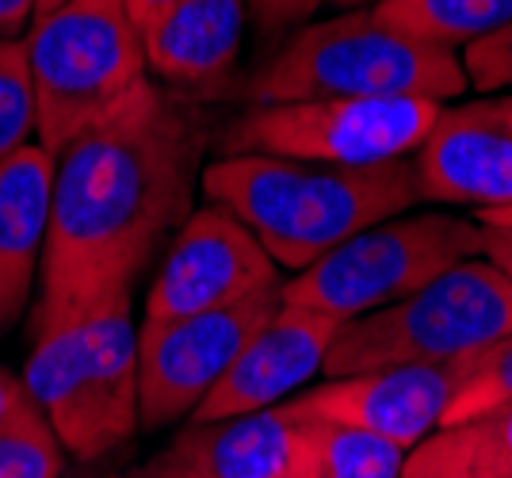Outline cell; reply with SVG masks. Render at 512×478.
<instances>
[{"label": "cell", "mask_w": 512, "mask_h": 478, "mask_svg": "<svg viewBox=\"0 0 512 478\" xmlns=\"http://www.w3.org/2000/svg\"><path fill=\"white\" fill-rule=\"evenodd\" d=\"M0 326H4V322H0Z\"/></svg>", "instance_id": "obj_34"}, {"label": "cell", "mask_w": 512, "mask_h": 478, "mask_svg": "<svg viewBox=\"0 0 512 478\" xmlns=\"http://www.w3.org/2000/svg\"><path fill=\"white\" fill-rule=\"evenodd\" d=\"M65 448L43 410L27 398L8 421H0V478H62Z\"/></svg>", "instance_id": "obj_20"}, {"label": "cell", "mask_w": 512, "mask_h": 478, "mask_svg": "<svg viewBox=\"0 0 512 478\" xmlns=\"http://www.w3.org/2000/svg\"><path fill=\"white\" fill-rule=\"evenodd\" d=\"M310 452V417L291 402L260 413L192 421L142 478H276L299 467Z\"/></svg>", "instance_id": "obj_14"}, {"label": "cell", "mask_w": 512, "mask_h": 478, "mask_svg": "<svg viewBox=\"0 0 512 478\" xmlns=\"http://www.w3.org/2000/svg\"><path fill=\"white\" fill-rule=\"evenodd\" d=\"M440 115L436 100H299L253 104L218 138L222 157H291L321 165H386L421 150Z\"/></svg>", "instance_id": "obj_8"}, {"label": "cell", "mask_w": 512, "mask_h": 478, "mask_svg": "<svg viewBox=\"0 0 512 478\" xmlns=\"http://www.w3.org/2000/svg\"><path fill=\"white\" fill-rule=\"evenodd\" d=\"M39 146L54 157L115 119L150 85L142 31L127 0H65L27 27Z\"/></svg>", "instance_id": "obj_5"}, {"label": "cell", "mask_w": 512, "mask_h": 478, "mask_svg": "<svg viewBox=\"0 0 512 478\" xmlns=\"http://www.w3.org/2000/svg\"><path fill=\"white\" fill-rule=\"evenodd\" d=\"M272 287H283V276L268 249L230 211L207 203L176 230L146 295V322L226 310Z\"/></svg>", "instance_id": "obj_10"}, {"label": "cell", "mask_w": 512, "mask_h": 478, "mask_svg": "<svg viewBox=\"0 0 512 478\" xmlns=\"http://www.w3.org/2000/svg\"><path fill=\"white\" fill-rule=\"evenodd\" d=\"M58 157L39 142L0 161V322H20L43 272Z\"/></svg>", "instance_id": "obj_15"}, {"label": "cell", "mask_w": 512, "mask_h": 478, "mask_svg": "<svg viewBox=\"0 0 512 478\" xmlns=\"http://www.w3.org/2000/svg\"><path fill=\"white\" fill-rule=\"evenodd\" d=\"M413 169L425 203L478 215L512 207V96L440 108Z\"/></svg>", "instance_id": "obj_12"}, {"label": "cell", "mask_w": 512, "mask_h": 478, "mask_svg": "<svg viewBox=\"0 0 512 478\" xmlns=\"http://www.w3.org/2000/svg\"><path fill=\"white\" fill-rule=\"evenodd\" d=\"M505 337H512V280L486 257H470L402 303L344 322L321 375L463 364Z\"/></svg>", "instance_id": "obj_6"}, {"label": "cell", "mask_w": 512, "mask_h": 478, "mask_svg": "<svg viewBox=\"0 0 512 478\" xmlns=\"http://www.w3.org/2000/svg\"><path fill=\"white\" fill-rule=\"evenodd\" d=\"M283 306V287L211 314L165 318L138 326V413L142 429H165L192 417L214 391L237 352L272 322Z\"/></svg>", "instance_id": "obj_9"}, {"label": "cell", "mask_w": 512, "mask_h": 478, "mask_svg": "<svg viewBox=\"0 0 512 478\" xmlns=\"http://www.w3.org/2000/svg\"><path fill=\"white\" fill-rule=\"evenodd\" d=\"M207 203L249 226L268 257L291 276L367 226L425 203L413 161L321 165L291 157H218L199 173Z\"/></svg>", "instance_id": "obj_2"}, {"label": "cell", "mask_w": 512, "mask_h": 478, "mask_svg": "<svg viewBox=\"0 0 512 478\" xmlns=\"http://www.w3.org/2000/svg\"><path fill=\"white\" fill-rule=\"evenodd\" d=\"M321 4L325 0H245L249 16H253L264 35H279V31H287L295 23L310 20Z\"/></svg>", "instance_id": "obj_24"}, {"label": "cell", "mask_w": 512, "mask_h": 478, "mask_svg": "<svg viewBox=\"0 0 512 478\" xmlns=\"http://www.w3.org/2000/svg\"><path fill=\"white\" fill-rule=\"evenodd\" d=\"M199 153L195 111L157 85L58 153L35 326L134 287L157 241L195 211Z\"/></svg>", "instance_id": "obj_1"}, {"label": "cell", "mask_w": 512, "mask_h": 478, "mask_svg": "<svg viewBox=\"0 0 512 478\" xmlns=\"http://www.w3.org/2000/svg\"><path fill=\"white\" fill-rule=\"evenodd\" d=\"M27 398H31V394H27V387H23V379H16L12 371L0 368V421H8Z\"/></svg>", "instance_id": "obj_27"}, {"label": "cell", "mask_w": 512, "mask_h": 478, "mask_svg": "<svg viewBox=\"0 0 512 478\" xmlns=\"http://www.w3.org/2000/svg\"><path fill=\"white\" fill-rule=\"evenodd\" d=\"M172 0H127V12H130V20H134V27L142 31L146 23L161 12V8H169Z\"/></svg>", "instance_id": "obj_28"}, {"label": "cell", "mask_w": 512, "mask_h": 478, "mask_svg": "<svg viewBox=\"0 0 512 478\" xmlns=\"http://www.w3.org/2000/svg\"><path fill=\"white\" fill-rule=\"evenodd\" d=\"M65 0H35V20H39V16H46V12H54V8H62ZM31 20V23H35Z\"/></svg>", "instance_id": "obj_31"}, {"label": "cell", "mask_w": 512, "mask_h": 478, "mask_svg": "<svg viewBox=\"0 0 512 478\" xmlns=\"http://www.w3.org/2000/svg\"><path fill=\"white\" fill-rule=\"evenodd\" d=\"M375 20L428 46L455 50L512 23V0H375Z\"/></svg>", "instance_id": "obj_18"}, {"label": "cell", "mask_w": 512, "mask_h": 478, "mask_svg": "<svg viewBox=\"0 0 512 478\" xmlns=\"http://www.w3.org/2000/svg\"><path fill=\"white\" fill-rule=\"evenodd\" d=\"M505 406H512V337L497 341L493 348L478 352L470 360L440 429L467 425L474 417H486V413L505 410Z\"/></svg>", "instance_id": "obj_21"}, {"label": "cell", "mask_w": 512, "mask_h": 478, "mask_svg": "<svg viewBox=\"0 0 512 478\" xmlns=\"http://www.w3.org/2000/svg\"><path fill=\"white\" fill-rule=\"evenodd\" d=\"M276 478H314V425H310V452L302 456L299 467H291V471H283Z\"/></svg>", "instance_id": "obj_29"}, {"label": "cell", "mask_w": 512, "mask_h": 478, "mask_svg": "<svg viewBox=\"0 0 512 478\" xmlns=\"http://www.w3.org/2000/svg\"><path fill=\"white\" fill-rule=\"evenodd\" d=\"M310 425H314V478H402L409 456L406 448L321 417H310Z\"/></svg>", "instance_id": "obj_19"}, {"label": "cell", "mask_w": 512, "mask_h": 478, "mask_svg": "<svg viewBox=\"0 0 512 478\" xmlns=\"http://www.w3.org/2000/svg\"><path fill=\"white\" fill-rule=\"evenodd\" d=\"M474 222H482V226H497V230H509L512 234V207H501V211H482Z\"/></svg>", "instance_id": "obj_30"}, {"label": "cell", "mask_w": 512, "mask_h": 478, "mask_svg": "<svg viewBox=\"0 0 512 478\" xmlns=\"http://www.w3.org/2000/svg\"><path fill=\"white\" fill-rule=\"evenodd\" d=\"M482 226V222H478ZM482 257L490 264H497L505 276L512 280V234L497 230V226H482Z\"/></svg>", "instance_id": "obj_25"}, {"label": "cell", "mask_w": 512, "mask_h": 478, "mask_svg": "<svg viewBox=\"0 0 512 478\" xmlns=\"http://www.w3.org/2000/svg\"><path fill=\"white\" fill-rule=\"evenodd\" d=\"M463 58L375 20L371 8L302 27L241 88L253 104L299 100H436L467 92Z\"/></svg>", "instance_id": "obj_4"}, {"label": "cell", "mask_w": 512, "mask_h": 478, "mask_svg": "<svg viewBox=\"0 0 512 478\" xmlns=\"http://www.w3.org/2000/svg\"><path fill=\"white\" fill-rule=\"evenodd\" d=\"M341 326L344 322L329 314L283 303L272 314V322L237 352V360L214 383V391L199 402L192 421H222L283 406L314 375H321V364Z\"/></svg>", "instance_id": "obj_13"}, {"label": "cell", "mask_w": 512, "mask_h": 478, "mask_svg": "<svg viewBox=\"0 0 512 478\" xmlns=\"http://www.w3.org/2000/svg\"><path fill=\"white\" fill-rule=\"evenodd\" d=\"M467 364H436V368H383L360 371L344 379H321L318 387L287 398L299 413L375 433L413 452L421 440L440 429L451 398L459 391Z\"/></svg>", "instance_id": "obj_11"}, {"label": "cell", "mask_w": 512, "mask_h": 478, "mask_svg": "<svg viewBox=\"0 0 512 478\" xmlns=\"http://www.w3.org/2000/svg\"><path fill=\"white\" fill-rule=\"evenodd\" d=\"M337 4H341V8H348V4H367V0H337Z\"/></svg>", "instance_id": "obj_32"}, {"label": "cell", "mask_w": 512, "mask_h": 478, "mask_svg": "<svg viewBox=\"0 0 512 478\" xmlns=\"http://www.w3.org/2000/svg\"><path fill=\"white\" fill-rule=\"evenodd\" d=\"M463 73H467V85L478 92L512 88V23L463 50Z\"/></svg>", "instance_id": "obj_23"}, {"label": "cell", "mask_w": 512, "mask_h": 478, "mask_svg": "<svg viewBox=\"0 0 512 478\" xmlns=\"http://www.w3.org/2000/svg\"><path fill=\"white\" fill-rule=\"evenodd\" d=\"M470 257H482V226L474 218L444 211L398 215L360 230L299 276H287L283 303L356 322L402 303Z\"/></svg>", "instance_id": "obj_7"}, {"label": "cell", "mask_w": 512, "mask_h": 478, "mask_svg": "<svg viewBox=\"0 0 512 478\" xmlns=\"http://www.w3.org/2000/svg\"><path fill=\"white\" fill-rule=\"evenodd\" d=\"M245 0H172L142 27L146 69L180 88L218 85L241 54Z\"/></svg>", "instance_id": "obj_16"}, {"label": "cell", "mask_w": 512, "mask_h": 478, "mask_svg": "<svg viewBox=\"0 0 512 478\" xmlns=\"http://www.w3.org/2000/svg\"><path fill=\"white\" fill-rule=\"evenodd\" d=\"M23 387L77 463H96L123 448L142 429L130 291H115L58 326L39 329Z\"/></svg>", "instance_id": "obj_3"}, {"label": "cell", "mask_w": 512, "mask_h": 478, "mask_svg": "<svg viewBox=\"0 0 512 478\" xmlns=\"http://www.w3.org/2000/svg\"><path fill=\"white\" fill-rule=\"evenodd\" d=\"M402 478H512V406L436 429L406 456Z\"/></svg>", "instance_id": "obj_17"}, {"label": "cell", "mask_w": 512, "mask_h": 478, "mask_svg": "<svg viewBox=\"0 0 512 478\" xmlns=\"http://www.w3.org/2000/svg\"><path fill=\"white\" fill-rule=\"evenodd\" d=\"M35 127H39V111L27 66V43L0 39V161L23 150Z\"/></svg>", "instance_id": "obj_22"}, {"label": "cell", "mask_w": 512, "mask_h": 478, "mask_svg": "<svg viewBox=\"0 0 512 478\" xmlns=\"http://www.w3.org/2000/svg\"><path fill=\"white\" fill-rule=\"evenodd\" d=\"M35 20V0H0V39H23L20 31Z\"/></svg>", "instance_id": "obj_26"}, {"label": "cell", "mask_w": 512, "mask_h": 478, "mask_svg": "<svg viewBox=\"0 0 512 478\" xmlns=\"http://www.w3.org/2000/svg\"><path fill=\"white\" fill-rule=\"evenodd\" d=\"M127 478H142V475H138V471H130V475Z\"/></svg>", "instance_id": "obj_33"}]
</instances>
